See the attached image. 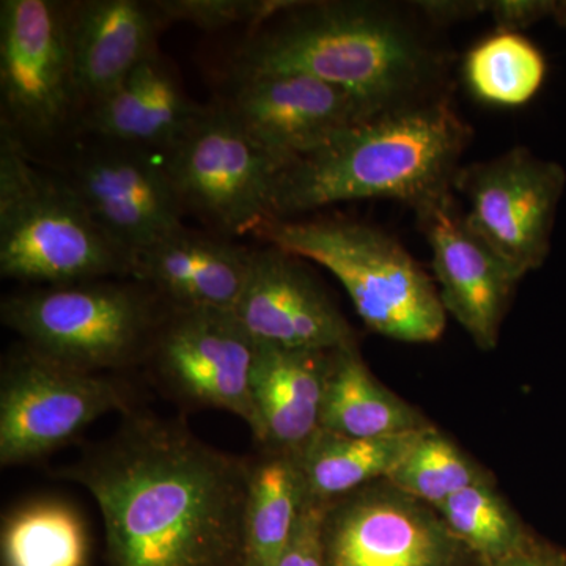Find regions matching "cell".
<instances>
[{
  "label": "cell",
  "instance_id": "cell-12",
  "mask_svg": "<svg viewBox=\"0 0 566 566\" xmlns=\"http://www.w3.org/2000/svg\"><path fill=\"white\" fill-rule=\"evenodd\" d=\"M326 566H460L468 549L433 506L389 480L324 505Z\"/></svg>",
  "mask_w": 566,
  "mask_h": 566
},
{
  "label": "cell",
  "instance_id": "cell-13",
  "mask_svg": "<svg viewBox=\"0 0 566 566\" xmlns=\"http://www.w3.org/2000/svg\"><path fill=\"white\" fill-rule=\"evenodd\" d=\"M103 142L82 156L66 182L99 229L133 259L185 226V208L166 166L147 150Z\"/></svg>",
  "mask_w": 566,
  "mask_h": 566
},
{
  "label": "cell",
  "instance_id": "cell-26",
  "mask_svg": "<svg viewBox=\"0 0 566 566\" xmlns=\"http://www.w3.org/2000/svg\"><path fill=\"white\" fill-rule=\"evenodd\" d=\"M436 512L458 542L479 560L504 558L534 538L499 493L493 476L458 491Z\"/></svg>",
  "mask_w": 566,
  "mask_h": 566
},
{
  "label": "cell",
  "instance_id": "cell-14",
  "mask_svg": "<svg viewBox=\"0 0 566 566\" xmlns=\"http://www.w3.org/2000/svg\"><path fill=\"white\" fill-rule=\"evenodd\" d=\"M232 314L256 345L311 352L357 345L352 324L301 259L274 245L253 249Z\"/></svg>",
  "mask_w": 566,
  "mask_h": 566
},
{
  "label": "cell",
  "instance_id": "cell-18",
  "mask_svg": "<svg viewBox=\"0 0 566 566\" xmlns=\"http://www.w3.org/2000/svg\"><path fill=\"white\" fill-rule=\"evenodd\" d=\"M166 28L155 2L70 3L71 52L82 114L106 98L158 51V35Z\"/></svg>",
  "mask_w": 566,
  "mask_h": 566
},
{
  "label": "cell",
  "instance_id": "cell-2",
  "mask_svg": "<svg viewBox=\"0 0 566 566\" xmlns=\"http://www.w3.org/2000/svg\"><path fill=\"white\" fill-rule=\"evenodd\" d=\"M233 81L301 73L348 93L365 118L446 96V57L420 22L387 3L294 2L249 33Z\"/></svg>",
  "mask_w": 566,
  "mask_h": 566
},
{
  "label": "cell",
  "instance_id": "cell-28",
  "mask_svg": "<svg viewBox=\"0 0 566 566\" xmlns=\"http://www.w3.org/2000/svg\"><path fill=\"white\" fill-rule=\"evenodd\" d=\"M293 3L294 0H156L155 6L166 25L186 22L214 32L241 24L253 31Z\"/></svg>",
  "mask_w": 566,
  "mask_h": 566
},
{
  "label": "cell",
  "instance_id": "cell-19",
  "mask_svg": "<svg viewBox=\"0 0 566 566\" xmlns=\"http://www.w3.org/2000/svg\"><path fill=\"white\" fill-rule=\"evenodd\" d=\"M193 103L161 52H153L106 98L85 111L81 125L102 140L169 151L196 122Z\"/></svg>",
  "mask_w": 566,
  "mask_h": 566
},
{
  "label": "cell",
  "instance_id": "cell-23",
  "mask_svg": "<svg viewBox=\"0 0 566 566\" xmlns=\"http://www.w3.org/2000/svg\"><path fill=\"white\" fill-rule=\"evenodd\" d=\"M307 502L296 453L251 458L241 566H277Z\"/></svg>",
  "mask_w": 566,
  "mask_h": 566
},
{
  "label": "cell",
  "instance_id": "cell-15",
  "mask_svg": "<svg viewBox=\"0 0 566 566\" xmlns=\"http://www.w3.org/2000/svg\"><path fill=\"white\" fill-rule=\"evenodd\" d=\"M233 85L223 103L282 170L365 118L348 93L308 74H262Z\"/></svg>",
  "mask_w": 566,
  "mask_h": 566
},
{
  "label": "cell",
  "instance_id": "cell-11",
  "mask_svg": "<svg viewBox=\"0 0 566 566\" xmlns=\"http://www.w3.org/2000/svg\"><path fill=\"white\" fill-rule=\"evenodd\" d=\"M256 344L232 312L167 308L145 364L185 408L222 409L255 428L252 368Z\"/></svg>",
  "mask_w": 566,
  "mask_h": 566
},
{
  "label": "cell",
  "instance_id": "cell-8",
  "mask_svg": "<svg viewBox=\"0 0 566 566\" xmlns=\"http://www.w3.org/2000/svg\"><path fill=\"white\" fill-rule=\"evenodd\" d=\"M132 411V394L118 379L21 345L0 374V464L31 463L69 444L99 417Z\"/></svg>",
  "mask_w": 566,
  "mask_h": 566
},
{
  "label": "cell",
  "instance_id": "cell-17",
  "mask_svg": "<svg viewBox=\"0 0 566 566\" xmlns=\"http://www.w3.org/2000/svg\"><path fill=\"white\" fill-rule=\"evenodd\" d=\"M253 249L182 226L133 256L132 277L167 308L233 312Z\"/></svg>",
  "mask_w": 566,
  "mask_h": 566
},
{
  "label": "cell",
  "instance_id": "cell-27",
  "mask_svg": "<svg viewBox=\"0 0 566 566\" xmlns=\"http://www.w3.org/2000/svg\"><path fill=\"white\" fill-rule=\"evenodd\" d=\"M490 476L434 424L420 436L415 449L387 480L403 493L438 509L458 491Z\"/></svg>",
  "mask_w": 566,
  "mask_h": 566
},
{
  "label": "cell",
  "instance_id": "cell-25",
  "mask_svg": "<svg viewBox=\"0 0 566 566\" xmlns=\"http://www.w3.org/2000/svg\"><path fill=\"white\" fill-rule=\"evenodd\" d=\"M543 52L521 33L494 32L465 55L463 76L472 96L495 107H521L542 91Z\"/></svg>",
  "mask_w": 566,
  "mask_h": 566
},
{
  "label": "cell",
  "instance_id": "cell-31",
  "mask_svg": "<svg viewBox=\"0 0 566 566\" xmlns=\"http://www.w3.org/2000/svg\"><path fill=\"white\" fill-rule=\"evenodd\" d=\"M490 0H424L412 3L424 21L433 25H450L455 22L474 20L488 13Z\"/></svg>",
  "mask_w": 566,
  "mask_h": 566
},
{
  "label": "cell",
  "instance_id": "cell-10",
  "mask_svg": "<svg viewBox=\"0 0 566 566\" xmlns=\"http://www.w3.org/2000/svg\"><path fill=\"white\" fill-rule=\"evenodd\" d=\"M566 172L524 147L458 170L455 188L468 197V222L513 275L539 270L551 252Z\"/></svg>",
  "mask_w": 566,
  "mask_h": 566
},
{
  "label": "cell",
  "instance_id": "cell-29",
  "mask_svg": "<svg viewBox=\"0 0 566 566\" xmlns=\"http://www.w3.org/2000/svg\"><path fill=\"white\" fill-rule=\"evenodd\" d=\"M324 505L307 499L277 566H326L322 538Z\"/></svg>",
  "mask_w": 566,
  "mask_h": 566
},
{
  "label": "cell",
  "instance_id": "cell-3",
  "mask_svg": "<svg viewBox=\"0 0 566 566\" xmlns=\"http://www.w3.org/2000/svg\"><path fill=\"white\" fill-rule=\"evenodd\" d=\"M469 137L447 96L364 118L279 174L271 219L365 199L420 214L452 197Z\"/></svg>",
  "mask_w": 566,
  "mask_h": 566
},
{
  "label": "cell",
  "instance_id": "cell-6",
  "mask_svg": "<svg viewBox=\"0 0 566 566\" xmlns=\"http://www.w3.org/2000/svg\"><path fill=\"white\" fill-rule=\"evenodd\" d=\"M167 307L140 283L103 279L9 294L0 318L22 345L92 374L145 363Z\"/></svg>",
  "mask_w": 566,
  "mask_h": 566
},
{
  "label": "cell",
  "instance_id": "cell-16",
  "mask_svg": "<svg viewBox=\"0 0 566 566\" xmlns=\"http://www.w3.org/2000/svg\"><path fill=\"white\" fill-rule=\"evenodd\" d=\"M433 252V271L446 314L483 352L499 344L517 279L472 229L453 197L417 214Z\"/></svg>",
  "mask_w": 566,
  "mask_h": 566
},
{
  "label": "cell",
  "instance_id": "cell-4",
  "mask_svg": "<svg viewBox=\"0 0 566 566\" xmlns=\"http://www.w3.org/2000/svg\"><path fill=\"white\" fill-rule=\"evenodd\" d=\"M252 234L326 268L374 333L403 344H433L444 334L438 286L385 230L344 216H319L271 219Z\"/></svg>",
  "mask_w": 566,
  "mask_h": 566
},
{
  "label": "cell",
  "instance_id": "cell-5",
  "mask_svg": "<svg viewBox=\"0 0 566 566\" xmlns=\"http://www.w3.org/2000/svg\"><path fill=\"white\" fill-rule=\"evenodd\" d=\"M133 259L93 221L66 180L33 169L0 126V274L44 286L132 274Z\"/></svg>",
  "mask_w": 566,
  "mask_h": 566
},
{
  "label": "cell",
  "instance_id": "cell-32",
  "mask_svg": "<svg viewBox=\"0 0 566 566\" xmlns=\"http://www.w3.org/2000/svg\"><path fill=\"white\" fill-rule=\"evenodd\" d=\"M479 566H566V549L534 538L516 553L497 560H479Z\"/></svg>",
  "mask_w": 566,
  "mask_h": 566
},
{
  "label": "cell",
  "instance_id": "cell-7",
  "mask_svg": "<svg viewBox=\"0 0 566 566\" xmlns=\"http://www.w3.org/2000/svg\"><path fill=\"white\" fill-rule=\"evenodd\" d=\"M166 155L164 166L182 208L197 212L221 237L253 233L273 218L282 167L251 139L226 103L203 106Z\"/></svg>",
  "mask_w": 566,
  "mask_h": 566
},
{
  "label": "cell",
  "instance_id": "cell-33",
  "mask_svg": "<svg viewBox=\"0 0 566 566\" xmlns=\"http://www.w3.org/2000/svg\"><path fill=\"white\" fill-rule=\"evenodd\" d=\"M554 20L558 22V24L562 25V28L566 31V2H562L560 7H558L556 17H554Z\"/></svg>",
  "mask_w": 566,
  "mask_h": 566
},
{
  "label": "cell",
  "instance_id": "cell-30",
  "mask_svg": "<svg viewBox=\"0 0 566 566\" xmlns=\"http://www.w3.org/2000/svg\"><path fill=\"white\" fill-rule=\"evenodd\" d=\"M562 2L557 0H490L488 13L494 32L520 33L536 22L556 17Z\"/></svg>",
  "mask_w": 566,
  "mask_h": 566
},
{
  "label": "cell",
  "instance_id": "cell-21",
  "mask_svg": "<svg viewBox=\"0 0 566 566\" xmlns=\"http://www.w3.org/2000/svg\"><path fill=\"white\" fill-rule=\"evenodd\" d=\"M419 408L371 374L359 345L331 354L319 431L348 438H385L433 427Z\"/></svg>",
  "mask_w": 566,
  "mask_h": 566
},
{
  "label": "cell",
  "instance_id": "cell-9",
  "mask_svg": "<svg viewBox=\"0 0 566 566\" xmlns=\"http://www.w3.org/2000/svg\"><path fill=\"white\" fill-rule=\"evenodd\" d=\"M2 128L28 147L82 117L70 39V3L0 2Z\"/></svg>",
  "mask_w": 566,
  "mask_h": 566
},
{
  "label": "cell",
  "instance_id": "cell-22",
  "mask_svg": "<svg viewBox=\"0 0 566 566\" xmlns=\"http://www.w3.org/2000/svg\"><path fill=\"white\" fill-rule=\"evenodd\" d=\"M427 430L385 438H348L318 431L296 453L308 501L326 504L389 479Z\"/></svg>",
  "mask_w": 566,
  "mask_h": 566
},
{
  "label": "cell",
  "instance_id": "cell-24",
  "mask_svg": "<svg viewBox=\"0 0 566 566\" xmlns=\"http://www.w3.org/2000/svg\"><path fill=\"white\" fill-rule=\"evenodd\" d=\"M2 566H87L91 538L81 513L61 499L25 502L3 517Z\"/></svg>",
  "mask_w": 566,
  "mask_h": 566
},
{
  "label": "cell",
  "instance_id": "cell-20",
  "mask_svg": "<svg viewBox=\"0 0 566 566\" xmlns=\"http://www.w3.org/2000/svg\"><path fill=\"white\" fill-rule=\"evenodd\" d=\"M331 354L256 345L252 434L262 449L297 453L318 433Z\"/></svg>",
  "mask_w": 566,
  "mask_h": 566
},
{
  "label": "cell",
  "instance_id": "cell-1",
  "mask_svg": "<svg viewBox=\"0 0 566 566\" xmlns=\"http://www.w3.org/2000/svg\"><path fill=\"white\" fill-rule=\"evenodd\" d=\"M55 476L91 493L109 566H241L251 458L132 411Z\"/></svg>",
  "mask_w": 566,
  "mask_h": 566
}]
</instances>
